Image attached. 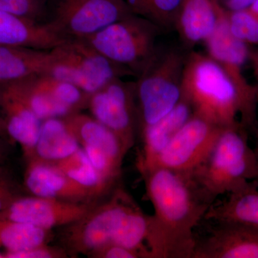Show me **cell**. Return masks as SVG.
<instances>
[{
  "label": "cell",
  "instance_id": "1",
  "mask_svg": "<svg viewBox=\"0 0 258 258\" xmlns=\"http://www.w3.org/2000/svg\"><path fill=\"white\" fill-rule=\"evenodd\" d=\"M141 174L154 211L146 242L149 258H192L194 230L214 203L190 174L162 167Z\"/></svg>",
  "mask_w": 258,
  "mask_h": 258
},
{
  "label": "cell",
  "instance_id": "2",
  "mask_svg": "<svg viewBox=\"0 0 258 258\" xmlns=\"http://www.w3.org/2000/svg\"><path fill=\"white\" fill-rule=\"evenodd\" d=\"M182 96L194 114L220 127L241 123L249 132L257 133V98L245 94L208 54L191 52L186 56Z\"/></svg>",
  "mask_w": 258,
  "mask_h": 258
},
{
  "label": "cell",
  "instance_id": "3",
  "mask_svg": "<svg viewBox=\"0 0 258 258\" xmlns=\"http://www.w3.org/2000/svg\"><path fill=\"white\" fill-rule=\"evenodd\" d=\"M210 201L258 181V158L241 123L225 127L206 161L190 173Z\"/></svg>",
  "mask_w": 258,
  "mask_h": 258
},
{
  "label": "cell",
  "instance_id": "4",
  "mask_svg": "<svg viewBox=\"0 0 258 258\" xmlns=\"http://www.w3.org/2000/svg\"><path fill=\"white\" fill-rule=\"evenodd\" d=\"M186 56L176 49L159 52L135 82L139 130L157 123L182 97Z\"/></svg>",
  "mask_w": 258,
  "mask_h": 258
},
{
  "label": "cell",
  "instance_id": "5",
  "mask_svg": "<svg viewBox=\"0 0 258 258\" xmlns=\"http://www.w3.org/2000/svg\"><path fill=\"white\" fill-rule=\"evenodd\" d=\"M159 28L149 19L132 14L82 40L139 77L159 53Z\"/></svg>",
  "mask_w": 258,
  "mask_h": 258
},
{
  "label": "cell",
  "instance_id": "6",
  "mask_svg": "<svg viewBox=\"0 0 258 258\" xmlns=\"http://www.w3.org/2000/svg\"><path fill=\"white\" fill-rule=\"evenodd\" d=\"M52 60L45 74L75 85L91 95L115 79L135 76L82 39H69L51 50Z\"/></svg>",
  "mask_w": 258,
  "mask_h": 258
},
{
  "label": "cell",
  "instance_id": "7",
  "mask_svg": "<svg viewBox=\"0 0 258 258\" xmlns=\"http://www.w3.org/2000/svg\"><path fill=\"white\" fill-rule=\"evenodd\" d=\"M132 14L125 0H49L45 24L67 39H85Z\"/></svg>",
  "mask_w": 258,
  "mask_h": 258
},
{
  "label": "cell",
  "instance_id": "8",
  "mask_svg": "<svg viewBox=\"0 0 258 258\" xmlns=\"http://www.w3.org/2000/svg\"><path fill=\"white\" fill-rule=\"evenodd\" d=\"M137 205L126 191L116 188L108 200L97 204L79 221L67 226L63 240L68 251L89 256L111 242L125 216Z\"/></svg>",
  "mask_w": 258,
  "mask_h": 258
},
{
  "label": "cell",
  "instance_id": "9",
  "mask_svg": "<svg viewBox=\"0 0 258 258\" xmlns=\"http://www.w3.org/2000/svg\"><path fill=\"white\" fill-rule=\"evenodd\" d=\"M224 128L194 114L145 171L162 167L192 173L211 154Z\"/></svg>",
  "mask_w": 258,
  "mask_h": 258
},
{
  "label": "cell",
  "instance_id": "10",
  "mask_svg": "<svg viewBox=\"0 0 258 258\" xmlns=\"http://www.w3.org/2000/svg\"><path fill=\"white\" fill-rule=\"evenodd\" d=\"M91 115L120 139L127 150L135 144L138 125L135 83L115 79L90 96Z\"/></svg>",
  "mask_w": 258,
  "mask_h": 258
},
{
  "label": "cell",
  "instance_id": "11",
  "mask_svg": "<svg viewBox=\"0 0 258 258\" xmlns=\"http://www.w3.org/2000/svg\"><path fill=\"white\" fill-rule=\"evenodd\" d=\"M96 205V202L76 203L34 195H22L0 213V219L51 230L79 221Z\"/></svg>",
  "mask_w": 258,
  "mask_h": 258
},
{
  "label": "cell",
  "instance_id": "12",
  "mask_svg": "<svg viewBox=\"0 0 258 258\" xmlns=\"http://www.w3.org/2000/svg\"><path fill=\"white\" fill-rule=\"evenodd\" d=\"M26 161L24 185L32 195L71 203L96 202L91 191L71 179L55 163L36 157Z\"/></svg>",
  "mask_w": 258,
  "mask_h": 258
},
{
  "label": "cell",
  "instance_id": "13",
  "mask_svg": "<svg viewBox=\"0 0 258 258\" xmlns=\"http://www.w3.org/2000/svg\"><path fill=\"white\" fill-rule=\"evenodd\" d=\"M192 258H258V230L216 223L206 238L197 241Z\"/></svg>",
  "mask_w": 258,
  "mask_h": 258
},
{
  "label": "cell",
  "instance_id": "14",
  "mask_svg": "<svg viewBox=\"0 0 258 258\" xmlns=\"http://www.w3.org/2000/svg\"><path fill=\"white\" fill-rule=\"evenodd\" d=\"M204 42L207 54L221 64L239 88L247 96L257 98V86L249 83L243 72L244 64L249 61L250 47L231 33L226 14Z\"/></svg>",
  "mask_w": 258,
  "mask_h": 258
},
{
  "label": "cell",
  "instance_id": "15",
  "mask_svg": "<svg viewBox=\"0 0 258 258\" xmlns=\"http://www.w3.org/2000/svg\"><path fill=\"white\" fill-rule=\"evenodd\" d=\"M220 0H184L174 28L186 46L204 42L225 17Z\"/></svg>",
  "mask_w": 258,
  "mask_h": 258
},
{
  "label": "cell",
  "instance_id": "16",
  "mask_svg": "<svg viewBox=\"0 0 258 258\" xmlns=\"http://www.w3.org/2000/svg\"><path fill=\"white\" fill-rule=\"evenodd\" d=\"M0 115L12 142L21 146L25 159L32 157L42 120L0 83Z\"/></svg>",
  "mask_w": 258,
  "mask_h": 258
},
{
  "label": "cell",
  "instance_id": "17",
  "mask_svg": "<svg viewBox=\"0 0 258 258\" xmlns=\"http://www.w3.org/2000/svg\"><path fill=\"white\" fill-rule=\"evenodd\" d=\"M193 115L192 107L182 96L177 105L164 118L141 132L143 147L137 161L140 172L150 168L156 158Z\"/></svg>",
  "mask_w": 258,
  "mask_h": 258
},
{
  "label": "cell",
  "instance_id": "18",
  "mask_svg": "<svg viewBox=\"0 0 258 258\" xmlns=\"http://www.w3.org/2000/svg\"><path fill=\"white\" fill-rule=\"evenodd\" d=\"M67 40L47 24L35 23L0 10V45L52 50Z\"/></svg>",
  "mask_w": 258,
  "mask_h": 258
},
{
  "label": "cell",
  "instance_id": "19",
  "mask_svg": "<svg viewBox=\"0 0 258 258\" xmlns=\"http://www.w3.org/2000/svg\"><path fill=\"white\" fill-rule=\"evenodd\" d=\"M204 220L236 224L258 230V182L250 181L227 194V198L210 207Z\"/></svg>",
  "mask_w": 258,
  "mask_h": 258
},
{
  "label": "cell",
  "instance_id": "20",
  "mask_svg": "<svg viewBox=\"0 0 258 258\" xmlns=\"http://www.w3.org/2000/svg\"><path fill=\"white\" fill-rule=\"evenodd\" d=\"M62 118L81 147L88 146L101 149L113 160L122 164L128 151L113 132L94 117L79 111Z\"/></svg>",
  "mask_w": 258,
  "mask_h": 258
},
{
  "label": "cell",
  "instance_id": "21",
  "mask_svg": "<svg viewBox=\"0 0 258 258\" xmlns=\"http://www.w3.org/2000/svg\"><path fill=\"white\" fill-rule=\"evenodd\" d=\"M52 60L51 50L0 45V83L45 74Z\"/></svg>",
  "mask_w": 258,
  "mask_h": 258
},
{
  "label": "cell",
  "instance_id": "22",
  "mask_svg": "<svg viewBox=\"0 0 258 258\" xmlns=\"http://www.w3.org/2000/svg\"><path fill=\"white\" fill-rule=\"evenodd\" d=\"M80 148L79 142L62 118H49L42 121L38 140L30 158L56 162L69 157Z\"/></svg>",
  "mask_w": 258,
  "mask_h": 258
},
{
  "label": "cell",
  "instance_id": "23",
  "mask_svg": "<svg viewBox=\"0 0 258 258\" xmlns=\"http://www.w3.org/2000/svg\"><path fill=\"white\" fill-rule=\"evenodd\" d=\"M1 83L42 121L49 118H64L76 113L37 88L32 81L31 76L12 82Z\"/></svg>",
  "mask_w": 258,
  "mask_h": 258
},
{
  "label": "cell",
  "instance_id": "24",
  "mask_svg": "<svg viewBox=\"0 0 258 258\" xmlns=\"http://www.w3.org/2000/svg\"><path fill=\"white\" fill-rule=\"evenodd\" d=\"M53 163L66 175L89 190L98 199L115 189H113L115 182L97 171L81 147L69 157Z\"/></svg>",
  "mask_w": 258,
  "mask_h": 258
},
{
  "label": "cell",
  "instance_id": "25",
  "mask_svg": "<svg viewBox=\"0 0 258 258\" xmlns=\"http://www.w3.org/2000/svg\"><path fill=\"white\" fill-rule=\"evenodd\" d=\"M50 238V230L35 226L0 219V247L5 252L25 250L46 244Z\"/></svg>",
  "mask_w": 258,
  "mask_h": 258
},
{
  "label": "cell",
  "instance_id": "26",
  "mask_svg": "<svg viewBox=\"0 0 258 258\" xmlns=\"http://www.w3.org/2000/svg\"><path fill=\"white\" fill-rule=\"evenodd\" d=\"M31 79L35 86L57 103L69 107L74 112L88 108L91 95L72 83L47 74L33 75Z\"/></svg>",
  "mask_w": 258,
  "mask_h": 258
},
{
  "label": "cell",
  "instance_id": "27",
  "mask_svg": "<svg viewBox=\"0 0 258 258\" xmlns=\"http://www.w3.org/2000/svg\"><path fill=\"white\" fill-rule=\"evenodd\" d=\"M149 222V215H146L137 205L125 216L111 242L139 252L142 258H149L146 245Z\"/></svg>",
  "mask_w": 258,
  "mask_h": 258
},
{
  "label": "cell",
  "instance_id": "28",
  "mask_svg": "<svg viewBox=\"0 0 258 258\" xmlns=\"http://www.w3.org/2000/svg\"><path fill=\"white\" fill-rule=\"evenodd\" d=\"M226 12L231 33L248 46L258 47V15L250 9Z\"/></svg>",
  "mask_w": 258,
  "mask_h": 258
},
{
  "label": "cell",
  "instance_id": "29",
  "mask_svg": "<svg viewBox=\"0 0 258 258\" xmlns=\"http://www.w3.org/2000/svg\"><path fill=\"white\" fill-rule=\"evenodd\" d=\"M49 0H0V10L35 23L45 24Z\"/></svg>",
  "mask_w": 258,
  "mask_h": 258
},
{
  "label": "cell",
  "instance_id": "30",
  "mask_svg": "<svg viewBox=\"0 0 258 258\" xmlns=\"http://www.w3.org/2000/svg\"><path fill=\"white\" fill-rule=\"evenodd\" d=\"M184 0H148L145 18L158 26L174 27Z\"/></svg>",
  "mask_w": 258,
  "mask_h": 258
},
{
  "label": "cell",
  "instance_id": "31",
  "mask_svg": "<svg viewBox=\"0 0 258 258\" xmlns=\"http://www.w3.org/2000/svg\"><path fill=\"white\" fill-rule=\"evenodd\" d=\"M20 187L5 164H0V213L22 196Z\"/></svg>",
  "mask_w": 258,
  "mask_h": 258
},
{
  "label": "cell",
  "instance_id": "32",
  "mask_svg": "<svg viewBox=\"0 0 258 258\" xmlns=\"http://www.w3.org/2000/svg\"><path fill=\"white\" fill-rule=\"evenodd\" d=\"M5 258H64L69 252L64 248L40 244L32 248L17 252H4Z\"/></svg>",
  "mask_w": 258,
  "mask_h": 258
},
{
  "label": "cell",
  "instance_id": "33",
  "mask_svg": "<svg viewBox=\"0 0 258 258\" xmlns=\"http://www.w3.org/2000/svg\"><path fill=\"white\" fill-rule=\"evenodd\" d=\"M93 258H142L140 254L120 244L108 242L90 254Z\"/></svg>",
  "mask_w": 258,
  "mask_h": 258
},
{
  "label": "cell",
  "instance_id": "34",
  "mask_svg": "<svg viewBox=\"0 0 258 258\" xmlns=\"http://www.w3.org/2000/svg\"><path fill=\"white\" fill-rule=\"evenodd\" d=\"M257 0H220L226 11L233 12L247 10L252 7Z\"/></svg>",
  "mask_w": 258,
  "mask_h": 258
},
{
  "label": "cell",
  "instance_id": "35",
  "mask_svg": "<svg viewBox=\"0 0 258 258\" xmlns=\"http://www.w3.org/2000/svg\"><path fill=\"white\" fill-rule=\"evenodd\" d=\"M134 14L145 18L148 0H125Z\"/></svg>",
  "mask_w": 258,
  "mask_h": 258
},
{
  "label": "cell",
  "instance_id": "36",
  "mask_svg": "<svg viewBox=\"0 0 258 258\" xmlns=\"http://www.w3.org/2000/svg\"><path fill=\"white\" fill-rule=\"evenodd\" d=\"M12 142L0 137V164H5L10 153Z\"/></svg>",
  "mask_w": 258,
  "mask_h": 258
},
{
  "label": "cell",
  "instance_id": "37",
  "mask_svg": "<svg viewBox=\"0 0 258 258\" xmlns=\"http://www.w3.org/2000/svg\"><path fill=\"white\" fill-rule=\"evenodd\" d=\"M249 62L253 68L254 72L258 76V47L251 49L249 52Z\"/></svg>",
  "mask_w": 258,
  "mask_h": 258
},
{
  "label": "cell",
  "instance_id": "38",
  "mask_svg": "<svg viewBox=\"0 0 258 258\" xmlns=\"http://www.w3.org/2000/svg\"><path fill=\"white\" fill-rule=\"evenodd\" d=\"M0 137L6 139V140L10 141V142L13 143V142H12L11 139L10 138L9 135H8L5 120L3 119L1 115H0Z\"/></svg>",
  "mask_w": 258,
  "mask_h": 258
},
{
  "label": "cell",
  "instance_id": "39",
  "mask_svg": "<svg viewBox=\"0 0 258 258\" xmlns=\"http://www.w3.org/2000/svg\"><path fill=\"white\" fill-rule=\"evenodd\" d=\"M252 11H253L254 13L258 15V0L252 5L250 8H249Z\"/></svg>",
  "mask_w": 258,
  "mask_h": 258
},
{
  "label": "cell",
  "instance_id": "40",
  "mask_svg": "<svg viewBox=\"0 0 258 258\" xmlns=\"http://www.w3.org/2000/svg\"><path fill=\"white\" fill-rule=\"evenodd\" d=\"M256 137H257V143H256L255 147L254 148V152H255L256 154H257L258 158V130L257 133L255 134Z\"/></svg>",
  "mask_w": 258,
  "mask_h": 258
},
{
  "label": "cell",
  "instance_id": "41",
  "mask_svg": "<svg viewBox=\"0 0 258 258\" xmlns=\"http://www.w3.org/2000/svg\"><path fill=\"white\" fill-rule=\"evenodd\" d=\"M0 258H5L4 253H2L1 252H0Z\"/></svg>",
  "mask_w": 258,
  "mask_h": 258
},
{
  "label": "cell",
  "instance_id": "42",
  "mask_svg": "<svg viewBox=\"0 0 258 258\" xmlns=\"http://www.w3.org/2000/svg\"><path fill=\"white\" fill-rule=\"evenodd\" d=\"M257 107H258V86H257Z\"/></svg>",
  "mask_w": 258,
  "mask_h": 258
},
{
  "label": "cell",
  "instance_id": "43",
  "mask_svg": "<svg viewBox=\"0 0 258 258\" xmlns=\"http://www.w3.org/2000/svg\"><path fill=\"white\" fill-rule=\"evenodd\" d=\"M257 181V182H258V181Z\"/></svg>",
  "mask_w": 258,
  "mask_h": 258
}]
</instances>
